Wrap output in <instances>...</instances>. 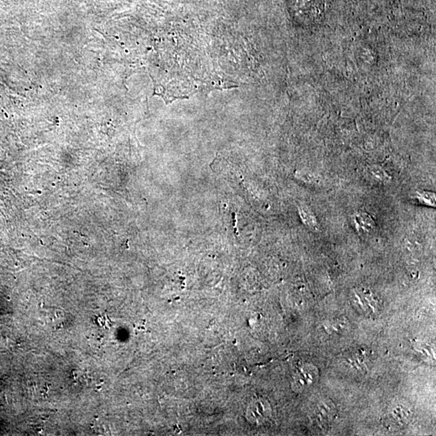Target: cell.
I'll use <instances>...</instances> for the list:
<instances>
[{
	"instance_id": "6",
	"label": "cell",
	"mask_w": 436,
	"mask_h": 436,
	"mask_svg": "<svg viewBox=\"0 0 436 436\" xmlns=\"http://www.w3.org/2000/svg\"><path fill=\"white\" fill-rule=\"evenodd\" d=\"M368 174L375 181L379 182V183H385V182H387L389 180V176L386 175L385 172H382V170H379V172L371 170V172H368Z\"/></svg>"
},
{
	"instance_id": "2",
	"label": "cell",
	"mask_w": 436,
	"mask_h": 436,
	"mask_svg": "<svg viewBox=\"0 0 436 436\" xmlns=\"http://www.w3.org/2000/svg\"><path fill=\"white\" fill-rule=\"evenodd\" d=\"M410 412L406 406L401 404L394 405L392 408H389L385 414V420L388 424L394 427H400L401 426L407 424L410 419Z\"/></svg>"
},
{
	"instance_id": "1",
	"label": "cell",
	"mask_w": 436,
	"mask_h": 436,
	"mask_svg": "<svg viewBox=\"0 0 436 436\" xmlns=\"http://www.w3.org/2000/svg\"><path fill=\"white\" fill-rule=\"evenodd\" d=\"M355 302L367 315H376L382 310V301L369 289H359L354 292Z\"/></svg>"
},
{
	"instance_id": "3",
	"label": "cell",
	"mask_w": 436,
	"mask_h": 436,
	"mask_svg": "<svg viewBox=\"0 0 436 436\" xmlns=\"http://www.w3.org/2000/svg\"><path fill=\"white\" fill-rule=\"evenodd\" d=\"M299 213L303 223L306 226L312 231L318 230V222H317V218L310 207H307L306 205L300 206L299 208Z\"/></svg>"
},
{
	"instance_id": "4",
	"label": "cell",
	"mask_w": 436,
	"mask_h": 436,
	"mask_svg": "<svg viewBox=\"0 0 436 436\" xmlns=\"http://www.w3.org/2000/svg\"><path fill=\"white\" fill-rule=\"evenodd\" d=\"M355 223L357 229L362 232H370L375 227V221L370 216L365 213L357 214L355 217Z\"/></svg>"
},
{
	"instance_id": "5",
	"label": "cell",
	"mask_w": 436,
	"mask_h": 436,
	"mask_svg": "<svg viewBox=\"0 0 436 436\" xmlns=\"http://www.w3.org/2000/svg\"><path fill=\"white\" fill-rule=\"evenodd\" d=\"M417 197L420 202L427 205L434 206L435 204V195L430 192H419Z\"/></svg>"
}]
</instances>
